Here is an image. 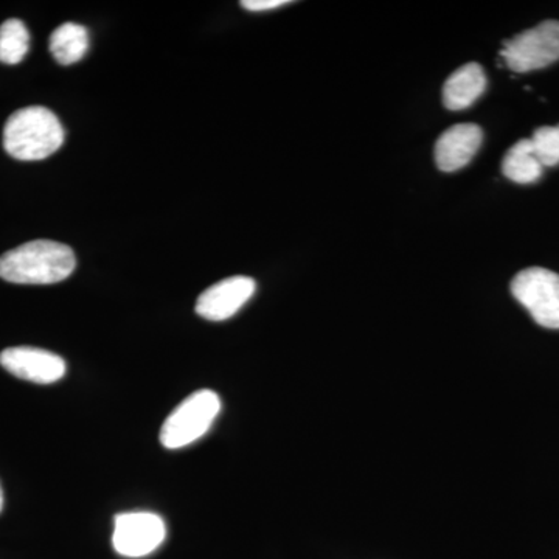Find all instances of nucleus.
<instances>
[{
  "label": "nucleus",
  "mask_w": 559,
  "mask_h": 559,
  "mask_svg": "<svg viewBox=\"0 0 559 559\" xmlns=\"http://www.w3.org/2000/svg\"><path fill=\"white\" fill-rule=\"evenodd\" d=\"M73 250L62 242L28 241L0 257V278L16 285H53L75 271Z\"/></svg>",
  "instance_id": "1"
},
{
  "label": "nucleus",
  "mask_w": 559,
  "mask_h": 559,
  "mask_svg": "<svg viewBox=\"0 0 559 559\" xmlns=\"http://www.w3.org/2000/svg\"><path fill=\"white\" fill-rule=\"evenodd\" d=\"M64 143V128L51 110L28 106L16 110L3 128V148L17 160H43Z\"/></svg>",
  "instance_id": "2"
},
{
  "label": "nucleus",
  "mask_w": 559,
  "mask_h": 559,
  "mask_svg": "<svg viewBox=\"0 0 559 559\" xmlns=\"http://www.w3.org/2000/svg\"><path fill=\"white\" fill-rule=\"evenodd\" d=\"M221 412V400L212 390H198L165 419L160 443L167 450H180L200 440L212 428Z\"/></svg>",
  "instance_id": "3"
},
{
  "label": "nucleus",
  "mask_w": 559,
  "mask_h": 559,
  "mask_svg": "<svg viewBox=\"0 0 559 559\" xmlns=\"http://www.w3.org/2000/svg\"><path fill=\"white\" fill-rule=\"evenodd\" d=\"M500 57L516 73L547 68L559 60V21H544L503 43Z\"/></svg>",
  "instance_id": "4"
},
{
  "label": "nucleus",
  "mask_w": 559,
  "mask_h": 559,
  "mask_svg": "<svg viewBox=\"0 0 559 559\" xmlns=\"http://www.w3.org/2000/svg\"><path fill=\"white\" fill-rule=\"evenodd\" d=\"M511 294L544 329L559 330V275L546 267H528L511 282Z\"/></svg>",
  "instance_id": "5"
},
{
  "label": "nucleus",
  "mask_w": 559,
  "mask_h": 559,
  "mask_svg": "<svg viewBox=\"0 0 559 559\" xmlns=\"http://www.w3.org/2000/svg\"><path fill=\"white\" fill-rule=\"evenodd\" d=\"M167 528L157 514L132 511L116 516L112 544L121 557L142 558L153 554L164 543Z\"/></svg>",
  "instance_id": "6"
},
{
  "label": "nucleus",
  "mask_w": 559,
  "mask_h": 559,
  "mask_svg": "<svg viewBox=\"0 0 559 559\" xmlns=\"http://www.w3.org/2000/svg\"><path fill=\"white\" fill-rule=\"evenodd\" d=\"M0 366L20 380L51 384L66 374V360L47 349L11 347L0 353Z\"/></svg>",
  "instance_id": "7"
},
{
  "label": "nucleus",
  "mask_w": 559,
  "mask_h": 559,
  "mask_svg": "<svg viewBox=\"0 0 559 559\" xmlns=\"http://www.w3.org/2000/svg\"><path fill=\"white\" fill-rule=\"evenodd\" d=\"M255 289V280L245 275L221 280L201 294L197 312L213 322L230 319L252 299Z\"/></svg>",
  "instance_id": "8"
},
{
  "label": "nucleus",
  "mask_w": 559,
  "mask_h": 559,
  "mask_svg": "<svg viewBox=\"0 0 559 559\" xmlns=\"http://www.w3.org/2000/svg\"><path fill=\"white\" fill-rule=\"evenodd\" d=\"M484 142V131L474 123H460L440 135L436 143V162L441 171L466 167Z\"/></svg>",
  "instance_id": "9"
},
{
  "label": "nucleus",
  "mask_w": 559,
  "mask_h": 559,
  "mask_svg": "<svg viewBox=\"0 0 559 559\" xmlns=\"http://www.w3.org/2000/svg\"><path fill=\"white\" fill-rule=\"evenodd\" d=\"M487 90V75L477 62L462 66L443 86V105L450 110L469 108Z\"/></svg>",
  "instance_id": "10"
},
{
  "label": "nucleus",
  "mask_w": 559,
  "mask_h": 559,
  "mask_svg": "<svg viewBox=\"0 0 559 559\" xmlns=\"http://www.w3.org/2000/svg\"><path fill=\"white\" fill-rule=\"evenodd\" d=\"M50 51L61 66H72L83 60L90 50V33L83 25L66 22L50 36Z\"/></svg>",
  "instance_id": "11"
},
{
  "label": "nucleus",
  "mask_w": 559,
  "mask_h": 559,
  "mask_svg": "<svg viewBox=\"0 0 559 559\" xmlns=\"http://www.w3.org/2000/svg\"><path fill=\"white\" fill-rule=\"evenodd\" d=\"M543 164L536 156L530 139L514 143L502 160L503 176L516 183L536 182L543 176Z\"/></svg>",
  "instance_id": "12"
},
{
  "label": "nucleus",
  "mask_w": 559,
  "mask_h": 559,
  "mask_svg": "<svg viewBox=\"0 0 559 559\" xmlns=\"http://www.w3.org/2000/svg\"><path fill=\"white\" fill-rule=\"evenodd\" d=\"M31 50V33L20 20H9L0 25V62L20 64Z\"/></svg>",
  "instance_id": "13"
},
{
  "label": "nucleus",
  "mask_w": 559,
  "mask_h": 559,
  "mask_svg": "<svg viewBox=\"0 0 559 559\" xmlns=\"http://www.w3.org/2000/svg\"><path fill=\"white\" fill-rule=\"evenodd\" d=\"M536 156L544 168L557 167L559 164V124L558 127L538 128L530 139Z\"/></svg>",
  "instance_id": "14"
},
{
  "label": "nucleus",
  "mask_w": 559,
  "mask_h": 559,
  "mask_svg": "<svg viewBox=\"0 0 559 559\" xmlns=\"http://www.w3.org/2000/svg\"><path fill=\"white\" fill-rule=\"evenodd\" d=\"M286 3H289L288 0H245V2H241V7L260 13V11L278 9V7L286 5Z\"/></svg>",
  "instance_id": "15"
},
{
  "label": "nucleus",
  "mask_w": 559,
  "mask_h": 559,
  "mask_svg": "<svg viewBox=\"0 0 559 559\" xmlns=\"http://www.w3.org/2000/svg\"><path fill=\"white\" fill-rule=\"evenodd\" d=\"M3 509V489L0 487V511Z\"/></svg>",
  "instance_id": "16"
}]
</instances>
